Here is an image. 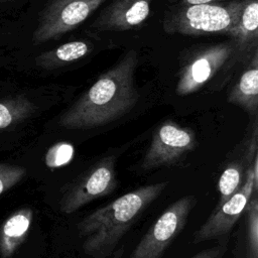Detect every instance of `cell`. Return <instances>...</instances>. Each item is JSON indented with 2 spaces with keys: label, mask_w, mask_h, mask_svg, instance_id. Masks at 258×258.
<instances>
[{
  "label": "cell",
  "mask_w": 258,
  "mask_h": 258,
  "mask_svg": "<svg viewBox=\"0 0 258 258\" xmlns=\"http://www.w3.org/2000/svg\"><path fill=\"white\" fill-rule=\"evenodd\" d=\"M138 60L135 49L123 54L60 115L59 126L70 130L93 129L128 114L139 100L134 82Z\"/></svg>",
  "instance_id": "6da1fadb"
},
{
  "label": "cell",
  "mask_w": 258,
  "mask_h": 258,
  "mask_svg": "<svg viewBox=\"0 0 258 258\" xmlns=\"http://www.w3.org/2000/svg\"><path fill=\"white\" fill-rule=\"evenodd\" d=\"M168 185L159 181L137 187L79 221L82 249L91 258H109L129 229Z\"/></svg>",
  "instance_id": "7a4b0ae2"
},
{
  "label": "cell",
  "mask_w": 258,
  "mask_h": 258,
  "mask_svg": "<svg viewBox=\"0 0 258 258\" xmlns=\"http://www.w3.org/2000/svg\"><path fill=\"white\" fill-rule=\"evenodd\" d=\"M246 0L202 4H173L162 19L167 34L230 35L239 22Z\"/></svg>",
  "instance_id": "3957f363"
},
{
  "label": "cell",
  "mask_w": 258,
  "mask_h": 258,
  "mask_svg": "<svg viewBox=\"0 0 258 258\" xmlns=\"http://www.w3.org/2000/svg\"><path fill=\"white\" fill-rule=\"evenodd\" d=\"M117 184L116 157L104 156L67 186L59 201V210L66 215L73 214L87 204L112 194Z\"/></svg>",
  "instance_id": "277c9868"
},
{
  "label": "cell",
  "mask_w": 258,
  "mask_h": 258,
  "mask_svg": "<svg viewBox=\"0 0 258 258\" xmlns=\"http://www.w3.org/2000/svg\"><path fill=\"white\" fill-rule=\"evenodd\" d=\"M196 204L197 198L192 195L181 197L170 204L151 225L129 258H161L185 228Z\"/></svg>",
  "instance_id": "5b68a950"
},
{
  "label": "cell",
  "mask_w": 258,
  "mask_h": 258,
  "mask_svg": "<svg viewBox=\"0 0 258 258\" xmlns=\"http://www.w3.org/2000/svg\"><path fill=\"white\" fill-rule=\"evenodd\" d=\"M258 189V155L247 169L245 180L240 188L208 217L192 236V243H203L215 239L227 238L235 224L240 220L255 190Z\"/></svg>",
  "instance_id": "8992f818"
},
{
  "label": "cell",
  "mask_w": 258,
  "mask_h": 258,
  "mask_svg": "<svg viewBox=\"0 0 258 258\" xmlns=\"http://www.w3.org/2000/svg\"><path fill=\"white\" fill-rule=\"evenodd\" d=\"M106 0H49L39 13L32 43L54 40L80 26Z\"/></svg>",
  "instance_id": "52a82bcc"
},
{
  "label": "cell",
  "mask_w": 258,
  "mask_h": 258,
  "mask_svg": "<svg viewBox=\"0 0 258 258\" xmlns=\"http://www.w3.org/2000/svg\"><path fill=\"white\" fill-rule=\"evenodd\" d=\"M196 146L197 136L191 128L166 120L153 131L141 161V169L152 170L176 164Z\"/></svg>",
  "instance_id": "ba28073f"
},
{
  "label": "cell",
  "mask_w": 258,
  "mask_h": 258,
  "mask_svg": "<svg viewBox=\"0 0 258 258\" xmlns=\"http://www.w3.org/2000/svg\"><path fill=\"white\" fill-rule=\"evenodd\" d=\"M235 56L232 41L209 45L198 50L180 69L175 86L178 96H187L201 90Z\"/></svg>",
  "instance_id": "9c48e42d"
},
{
  "label": "cell",
  "mask_w": 258,
  "mask_h": 258,
  "mask_svg": "<svg viewBox=\"0 0 258 258\" xmlns=\"http://www.w3.org/2000/svg\"><path fill=\"white\" fill-rule=\"evenodd\" d=\"M154 0H114L98 14L90 28L96 32H122L142 25Z\"/></svg>",
  "instance_id": "30bf717a"
},
{
  "label": "cell",
  "mask_w": 258,
  "mask_h": 258,
  "mask_svg": "<svg viewBox=\"0 0 258 258\" xmlns=\"http://www.w3.org/2000/svg\"><path fill=\"white\" fill-rule=\"evenodd\" d=\"M258 155V116L251 118L250 131L244 139L241 155L232 159L223 170L219 182V200L217 206L223 204L243 184L246 172L255 156Z\"/></svg>",
  "instance_id": "8fae6325"
},
{
  "label": "cell",
  "mask_w": 258,
  "mask_h": 258,
  "mask_svg": "<svg viewBox=\"0 0 258 258\" xmlns=\"http://www.w3.org/2000/svg\"><path fill=\"white\" fill-rule=\"evenodd\" d=\"M235 47V56L249 61L258 50V0H246L238 24L230 34Z\"/></svg>",
  "instance_id": "7c38bea8"
},
{
  "label": "cell",
  "mask_w": 258,
  "mask_h": 258,
  "mask_svg": "<svg viewBox=\"0 0 258 258\" xmlns=\"http://www.w3.org/2000/svg\"><path fill=\"white\" fill-rule=\"evenodd\" d=\"M227 101L242 108L250 118L258 116V50L229 92Z\"/></svg>",
  "instance_id": "4fadbf2b"
},
{
  "label": "cell",
  "mask_w": 258,
  "mask_h": 258,
  "mask_svg": "<svg viewBox=\"0 0 258 258\" xmlns=\"http://www.w3.org/2000/svg\"><path fill=\"white\" fill-rule=\"evenodd\" d=\"M33 212L23 208L13 213L0 229V254L2 258H10L26 239L32 223Z\"/></svg>",
  "instance_id": "5bb4252c"
},
{
  "label": "cell",
  "mask_w": 258,
  "mask_h": 258,
  "mask_svg": "<svg viewBox=\"0 0 258 258\" xmlns=\"http://www.w3.org/2000/svg\"><path fill=\"white\" fill-rule=\"evenodd\" d=\"M92 49L91 43L84 40H73L43 51L35 57L34 61L40 69L55 70L84 58Z\"/></svg>",
  "instance_id": "9a60e30c"
},
{
  "label": "cell",
  "mask_w": 258,
  "mask_h": 258,
  "mask_svg": "<svg viewBox=\"0 0 258 258\" xmlns=\"http://www.w3.org/2000/svg\"><path fill=\"white\" fill-rule=\"evenodd\" d=\"M35 111L34 104L25 96L18 95L0 101V130L28 118Z\"/></svg>",
  "instance_id": "2e32d148"
},
{
  "label": "cell",
  "mask_w": 258,
  "mask_h": 258,
  "mask_svg": "<svg viewBox=\"0 0 258 258\" xmlns=\"http://www.w3.org/2000/svg\"><path fill=\"white\" fill-rule=\"evenodd\" d=\"M74 155V147L67 142H58L51 146L45 154V164L49 168L62 166L71 161Z\"/></svg>",
  "instance_id": "e0dca14e"
},
{
  "label": "cell",
  "mask_w": 258,
  "mask_h": 258,
  "mask_svg": "<svg viewBox=\"0 0 258 258\" xmlns=\"http://www.w3.org/2000/svg\"><path fill=\"white\" fill-rule=\"evenodd\" d=\"M25 168L8 163H0V195L18 183L25 175Z\"/></svg>",
  "instance_id": "ac0fdd59"
},
{
  "label": "cell",
  "mask_w": 258,
  "mask_h": 258,
  "mask_svg": "<svg viewBox=\"0 0 258 258\" xmlns=\"http://www.w3.org/2000/svg\"><path fill=\"white\" fill-rule=\"evenodd\" d=\"M227 248H228V243H227V240L224 238V240L220 244L215 245L211 248H207L203 251H200L189 258H223L224 255L226 254Z\"/></svg>",
  "instance_id": "d6986e66"
},
{
  "label": "cell",
  "mask_w": 258,
  "mask_h": 258,
  "mask_svg": "<svg viewBox=\"0 0 258 258\" xmlns=\"http://www.w3.org/2000/svg\"><path fill=\"white\" fill-rule=\"evenodd\" d=\"M173 4H202V3H214V2H227L234 0H168Z\"/></svg>",
  "instance_id": "ffe728a7"
},
{
  "label": "cell",
  "mask_w": 258,
  "mask_h": 258,
  "mask_svg": "<svg viewBox=\"0 0 258 258\" xmlns=\"http://www.w3.org/2000/svg\"><path fill=\"white\" fill-rule=\"evenodd\" d=\"M11 1H16V0H0V3H5V2H11Z\"/></svg>",
  "instance_id": "44dd1931"
}]
</instances>
